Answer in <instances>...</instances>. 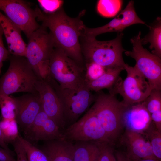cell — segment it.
<instances>
[{
  "instance_id": "obj_35",
  "label": "cell",
  "mask_w": 161,
  "mask_h": 161,
  "mask_svg": "<svg viewBox=\"0 0 161 161\" xmlns=\"http://www.w3.org/2000/svg\"><path fill=\"white\" fill-rule=\"evenodd\" d=\"M0 161H16L13 155L2 148H0Z\"/></svg>"
},
{
  "instance_id": "obj_12",
  "label": "cell",
  "mask_w": 161,
  "mask_h": 161,
  "mask_svg": "<svg viewBox=\"0 0 161 161\" xmlns=\"http://www.w3.org/2000/svg\"><path fill=\"white\" fill-rule=\"evenodd\" d=\"M137 24H145V22L138 16L134 8V1H131L124 9L106 24L95 28H89L85 25L82 29L80 38H94L99 35L106 32H122L128 27Z\"/></svg>"
},
{
  "instance_id": "obj_15",
  "label": "cell",
  "mask_w": 161,
  "mask_h": 161,
  "mask_svg": "<svg viewBox=\"0 0 161 161\" xmlns=\"http://www.w3.org/2000/svg\"><path fill=\"white\" fill-rule=\"evenodd\" d=\"M12 97L15 106L16 120L24 132L42 109L39 94L38 92L28 93L19 97Z\"/></svg>"
},
{
  "instance_id": "obj_20",
  "label": "cell",
  "mask_w": 161,
  "mask_h": 161,
  "mask_svg": "<svg viewBox=\"0 0 161 161\" xmlns=\"http://www.w3.org/2000/svg\"><path fill=\"white\" fill-rule=\"evenodd\" d=\"M123 67L106 68L105 72L97 78L89 80L85 79V85L90 90L98 92L104 89H110L113 87L119 78Z\"/></svg>"
},
{
  "instance_id": "obj_9",
  "label": "cell",
  "mask_w": 161,
  "mask_h": 161,
  "mask_svg": "<svg viewBox=\"0 0 161 161\" xmlns=\"http://www.w3.org/2000/svg\"><path fill=\"white\" fill-rule=\"evenodd\" d=\"M50 83L61 103L66 126L75 122L95 100V97L85 84L76 89H61L54 80Z\"/></svg>"
},
{
  "instance_id": "obj_38",
  "label": "cell",
  "mask_w": 161,
  "mask_h": 161,
  "mask_svg": "<svg viewBox=\"0 0 161 161\" xmlns=\"http://www.w3.org/2000/svg\"><path fill=\"white\" fill-rule=\"evenodd\" d=\"M118 161H125L124 156L121 155H119L117 156Z\"/></svg>"
},
{
  "instance_id": "obj_6",
  "label": "cell",
  "mask_w": 161,
  "mask_h": 161,
  "mask_svg": "<svg viewBox=\"0 0 161 161\" xmlns=\"http://www.w3.org/2000/svg\"><path fill=\"white\" fill-rule=\"evenodd\" d=\"M91 107L110 140L116 138L123 124L122 115L125 105L115 95L101 93L95 97Z\"/></svg>"
},
{
  "instance_id": "obj_17",
  "label": "cell",
  "mask_w": 161,
  "mask_h": 161,
  "mask_svg": "<svg viewBox=\"0 0 161 161\" xmlns=\"http://www.w3.org/2000/svg\"><path fill=\"white\" fill-rule=\"evenodd\" d=\"M0 24L6 38L10 54L25 58L27 44L22 37L21 31L0 11Z\"/></svg>"
},
{
  "instance_id": "obj_1",
  "label": "cell",
  "mask_w": 161,
  "mask_h": 161,
  "mask_svg": "<svg viewBox=\"0 0 161 161\" xmlns=\"http://www.w3.org/2000/svg\"><path fill=\"white\" fill-rule=\"evenodd\" d=\"M35 10L37 20L42 22V26L49 29L55 47L62 50L81 65L83 57L80 39L85 25L81 19L83 11L74 18L67 15L62 7L51 13L44 12L38 6Z\"/></svg>"
},
{
  "instance_id": "obj_18",
  "label": "cell",
  "mask_w": 161,
  "mask_h": 161,
  "mask_svg": "<svg viewBox=\"0 0 161 161\" xmlns=\"http://www.w3.org/2000/svg\"><path fill=\"white\" fill-rule=\"evenodd\" d=\"M124 140L127 148V157L157 159L153 154L150 142L141 134L126 130Z\"/></svg>"
},
{
  "instance_id": "obj_4",
  "label": "cell",
  "mask_w": 161,
  "mask_h": 161,
  "mask_svg": "<svg viewBox=\"0 0 161 161\" xmlns=\"http://www.w3.org/2000/svg\"><path fill=\"white\" fill-rule=\"evenodd\" d=\"M48 78L56 81L61 89H77L85 84L82 66L61 49L55 47L49 60Z\"/></svg>"
},
{
  "instance_id": "obj_13",
  "label": "cell",
  "mask_w": 161,
  "mask_h": 161,
  "mask_svg": "<svg viewBox=\"0 0 161 161\" xmlns=\"http://www.w3.org/2000/svg\"><path fill=\"white\" fill-rule=\"evenodd\" d=\"M35 88L40 99L42 110L63 131L66 124L62 106L53 87L48 80L39 79L35 84Z\"/></svg>"
},
{
  "instance_id": "obj_33",
  "label": "cell",
  "mask_w": 161,
  "mask_h": 161,
  "mask_svg": "<svg viewBox=\"0 0 161 161\" xmlns=\"http://www.w3.org/2000/svg\"><path fill=\"white\" fill-rule=\"evenodd\" d=\"M3 35V30L0 24V72H1L3 62L9 59L10 55L8 50L4 45L2 39Z\"/></svg>"
},
{
  "instance_id": "obj_23",
  "label": "cell",
  "mask_w": 161,
  "mask_h": 161,
  "mask_svg": "<svg viewBox=\"0 0 161 161\" xmlns=\"http://www.w3.org/2000/svg\"><path fill=\"white\" fill-rule=\"evenodd\" d=\"M122 4L123 1L120 0H100L97 4V11L103 17H112L120 12Z\"/></svg>"
},
{
  "instance_id": "obj_7",
  "label": "cell",
  "mask_w": 161,
  "mask_h": 161,
  "mask_svg": "<svg viewBox=\"0 0 161 161\" xmlns=\"http://www.w3.org/2000/svg\"><path fill=\"white\" fill-rule=\"evenodd\" d=\"M124 68L127 76L123 80L120 77L114 86L109 89V94H119L122 102L128 106L144 101L152 89L148 81L134 66L125 64Z\"/></svg>"
},
{
  "instance_id": "obj_31",
  "label": "cell",
  "mask_w": 161,
  "mask_h": 161,
  "mask_svg": "<svg viewBox=\"0 0 161 161\" xmlns=\"http://www.w3.org/2000/svg\"><path fill=\"white\" fill-rule=\"evenodd\" d=\"M96 142L100 149L98 161H118L112 151L107 146V143Z\"/></svg>"
},
{
  "instance_id": "obj_39",
  "label": "cell",
  "mask_w": 161,
  "mask_h": 161,
  "mask_svg": "<svg viewBox=\"0 0 161 161\" xmlns=\"http://www.w3.org/2000/svg\"><path fill=\"white\" fill-rule=\"evenodd\" d=\"M97 160H98V159H97ZM97 160V161H98V160Z\"/></svg>"
},
{
  "instance_id": "obj_5",
  "label": "cell",
  "mask_w": 161,
  "mask_h": 161,
  "mask_svg": "<svg viewBox=\"0 0 161 161\" xmlns=\"http://www.w3.org/2000/svg\"><path fill=\"white\" fill-rule=\"evenodd\" d=\"M46 28L40 26L28 38L25 57L39 78L44 80L49 76V58L55 47Z\"/></svg>"
},
{
  "instance_id": "obj_34",
  "label": "cell",
  "mask_w": 161,
  "mask_h": 161,
  "mask_svg": "<svg viewBox=\"0 0 161 161\" xmlns=\"http://www.w3.org/2000/svg\"><path fill=\"white\" fill-rule=\"evenodd\" d=\"M151 115L152 121H153L155 127L161 132V110L151 114Z\"/></svg>"
},
{
  "instance_id": "obj_28",
  "label": "cell",
  "mask_w": 161,
  "mask_h": 161,
  "mask_svg": "<svg viewBox=\"0 0 161 161\" xmlns=\"http://www.w3.org/2000/svg\"><path fill=\"white\" fill-rule=\"evenodd\" d=\"M143 102L151 114L161 110V90L152 89L149 95Z\"/></svg>"
},
{
  "instance_id": "obj_16",
  "label": "cell",
  "mask_w": 161,
  "mask_h": 161,
  "mask_svg": "<svg viewBox=\"0 0 161 161\" xmlns=\"http://www.w3.org/2000/svg\"><path fill=\"white\" fill-rule=\"evenodd\" d=\"M122 120L126 130L140 134L147 130L152 121L151 114L143 102L125 105Z\"/></svg>"
},
{
  "instance_id": "obj_26",
  "label": "cell",
  "mask_w": 161,
  "mask_h": 161,
  "mask_svg": "<svg viewBox=\"0 0 161 161\" xmlns=\"http://www.w3.org/2000/svg\"><path fill=\"white\" fill-rule=\"evenodd\" d=\"M0 108L2 120H16L15 106L11 96H0Z\"/></svg>"
},
{
  "instance_id": "obj_36",
  "label": "cell",
  "mask_w": 161,
  "mask_h": 161,
  "mask_svg": "<svg viewBox=\"0 0 161 161\" xmlns=\"http://www.w3.org/2000/svg\"><path fill=\"white\" fill-rule=\"evenodd\" d=\"M0 146L2 148H4L6 151L9 152L13 155V152L9 149L8 147L7 144L4 142L2 132L1 126V121H0Z\"/></svg>"
},
{
  "instance_id": "obj_10",
  "label": "cell",
  "mask_w": 161,
  "mask_h": 161,
  "mask_svg": "<svg viewBox=\"0 0 161 161\" xmlns=\"http://www.w3.org/2000/svg\"><path fill=\"white\" fill-rule=\"evenodd\" d=\"M63 133L65 139L73 143L93 141L107 143L110 141L91 108L80 119L65 129Z\"/></svg>"
},
{
  "instance_id": "obj_27",
  "label": "cell",
  "mask_w": 161,
  "mask_h": 161,
  "mask_svg": "<svg viewBox=\"0 0 161 161\" xmlns=\"http://www.w3.org/2000/svg\"><path fill=\"white\" fill-rule=\"evenodd\" d=\"M146 131V135L150 142L153 154L157 160L161 161V132L156 128H150V126Z\"/></svg>"
},
{
  "instance_id": "obj_29",
  "label": "cell",
  "mask_w": 161,
  "mask_h": 161,
  "mask_svg": "<svg viewBox=\"0 0 161 161\" xmlns=\"http://www.w3.org/2000/svg\"><path fill=\"white\" fill-rule=\"evenodd\" d=\"M44 12L54 13L62 8L64 1L61 0H38L37 1Z\"/></svg>"
},
{
  "instance_id": "obj_22",
  "label": "cell",
  "mask_w": 161,
  "mask_h": 161,
  "mask_svg": "<svg viewBox=\"0 0 161 161\" xmlns=\"http://www.w3.org/2000/svg\"><path fill=\"white\" fill-rule=\"evenodd\" d=\"M149 28L148 33L143 38L141 43L144 45L149 43L151 53L160 58H161V18H157L151 24L148 26Z\"/></svg>"
},
{
  "instance_id": "obj_3",
  "label": "cell",
  "mask_w": 161,
  "mask_h": 161,
  "mask_svg": "<svg viewBox=\"0 0 161 161\" xmlns=\"http://www.w3.org/2000/svg\"><path fill=\"white\" fill-rule=\"evenodd\" d=\"M123 35L122 32L118 33L115 38L107 41L81 38L82 52L86 63H94L106 68H124L125 63L123 53L126 50L122 44Z\"/></svg>"
},
{
  "instance_id": "obj_21",
  "label": "cell",
  "mask_w": 161,
  "mask_h": 161,
  "mask_svg": "<svg viewBox=\"0 0 161 161\" xmlns=\"http://www.w3.org/2000/svg\"><path fill=\"white\" fill-rule=\"evenodd\" d=\"M73 161H97L100 149L96 142L79 141L74 143Z\"/></svg>"
},
{
  "instance_id": "obj_19",
  "label": "cell",
  "mask_w": 161,
  "mask_h": 161,
  "mask_svg": "<svg viewBox=\"0 0 161 161\" xmlns=\"http://www.w3.org/2000/svg\"><path fill=\"white\" fill-rule=\"evenodd\" d=\"M39 148L49 161H73L74 143L65 139L45 141Z\"/></svg>"
},
{
  "instance_id": "obj_37",
  "label": "cell",
  "mask_w": 161,
  "mask_h": 161,
  "mask_svg": "<svg viewBox=\"0 0 161 161\" xmlns=\"http://www.w3.org/2000/svg\"><path fill=\"white\" fill-rule=\"evenodd\" d=\"M125 161H160L157 159L151 158L132 159L124 156Z\"/></svg>"
},
{
  "instance_id": "obj_25",
  "label": "cell",
  "mask_w": 161,
  "mask_h": 161,
  "mask_svg": "<svg viewBox=\"0 0 161 161\" xmlns=\"http://www.w3.org/2000/svg\"><path fill=\"white\" fill-rule=\"evenodd\" d=\"M18 138L26 151L28 161H49L40 149L20 135Z\"/></svg>"
},
{
  "instance_id": "obj_8",
  "label": "cell",
  "mask_w": 161,
  "mask_h": 161,
  "mask_svg": "<svg viewBox=\"0 0 161 161\" xmlns=\"http://www.w3.org/2000/svg\"><path fill=\"white\" fill-rule=\"evenodd\" d=\"M141 32L130 39L133 48L124 52L125 54L134 58V66L148 81L152 89L161 90V59L143 47Z\"/></svg>"
},
{
  "instance_id": "obj_14",
  "label": "cell",
  "mask_w": 161,
  "mask_h": 161,
  "mask_svg": "<svg viewBox=\"0 0 161 161\" xmlns=\"http://www.w3.org/2000/svg\"><path fill=\"white\" fill-rule=\"evenodd\" d=\"M25 139L32 143L65 139L63 131L41 109L31 125L24 132Z\"/></svg>"
},
{
  "instance_id": "obj_2",
  "label": "cell",
  "mask_w": 161,
  "mask_h": 161,
  "mask_svg": "<svg viewBox=\"0 0 161 161\" xmlns=\"http://www.w3.org/2000/svg\"><path fill=\"white\" fill-rule=\"evenodd\" d=\"M10 65L0 78V96L17 92H38L35 84L39 79L25 57L10 55Z\"/></svg>"
},
{
  "instance_id": "obj_24",
  "label": "cell",
  "mask_w": 161,
  "mask_h": 161,
  "mask_svg": "<svg viewBox=\"0 0 161 161\" xmlns=\"http://www.w3.org/2000/svg\"><path fill=\"white\" fill-rule=\"evenodd\" d=\"M1 126L3 139L7 144H12L20 135L18 124L16 120H2Z\"/></svg>"
},
{
  "instance_id": "obj_30",
  "label": "cell",
  "mask_w": 161,
  "mask_h": 161,
  "mask_svg": "<svg viewBox=\"0 0 161 161\" xmlns=\"http://www.w3.org/2000/svg\"><path fill=\"white\" fill-rule=\"evenodd\" d=\"M87 72L85 79L92 80L102 75L106 71V68L94 63H86Z\"/></svg>"
},
{
  "instance_id": "obj_11",
  "label": "cell",
  "mask_w": 161,
  "mask_h": 161,
  "mask_svg": "<svg viewBox=\"0 0 161 161\" xmlns=\"http://www.w3.org/2000/svg\"><path fill=\"white\" fill-rule=\"evenodd\" d=\"M0 10L28 38L41 26L37 23L35 10L21 0H0Z\"/></svg>"
},
{
  "instance_id": "obj_32",
  "label": "cell",
  "mask_w": 161,
  "mask_h": 161,
  "mask_svg": "<svg viewBox=\"0 0 161 161\" xmlns=\"http://www.w3.org/2000/svg\"><path fill=\"white\" fill-rule=\"evenodd\" d=\"M11 144L16 156V161H28L26 151L18 137Z\"/></svg>"
}]
</instances>
